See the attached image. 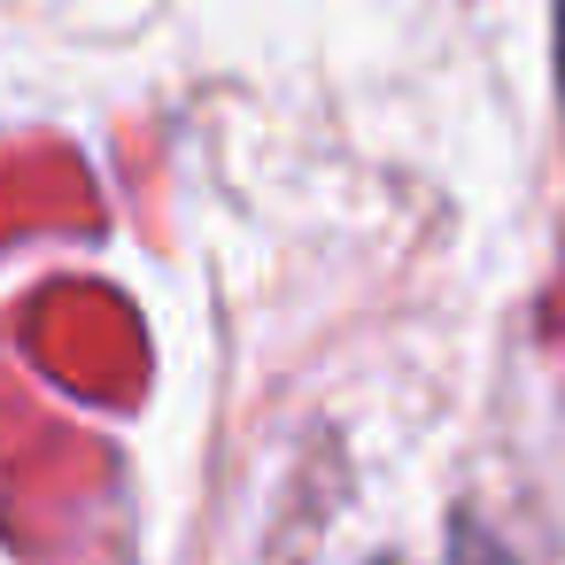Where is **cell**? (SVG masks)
Listing matches in <instances>:
<instances>
[{
  "label": "cell",
  "mask_w": 565,
  "mask_h": 565,
  "mask_svg": "<svg viewBox=\"0 0 565 565\" xmlns=\"http://www.w3.org/2000/svg\"><path fill=\"white\" fill-rule=\"evenodd\" d=\"M557 47H565V9H557Z\"/></svg>",
  "instance_id": "7a4b0ae2"
},
{
  "label": "cell",
  "mask_w": 565,
  "mask_h": 565,
  "mask_svg": "<svg viewBox=\"0 0 565 565\" xmlns=\"http://www.w3.org/2000/svg\"><path fill=\"white\" fill-rule=\"evenodd\" d=\"M457 565H503V557H488V550H480V534H465V542H457Z\"/></svg>",
  "instance_id": "6da1fadb"
}]
</instances>
